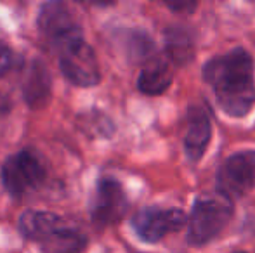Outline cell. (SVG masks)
Masks as SVG:
<instances>
[{
	"instance_id": "6da1fadb",
	"label": "cell",
	"mask_w": 255,
	"mask_h": 253,
	"mask_svg": "<svg viewBox=\"0 0 255 253\" xmlns=\"http://www.w3.org/2000/svg\"><path fill=\"white\" fill-rule=\"evenodd\" d=\"M203 78L214 90L217 104L229 116H245L255 104L254 61L243 49L210 59L203 68Z\"/></svg>"
},
{
	"instance_id": "7a4b0ae2",
	"label": "cell",
	"mask_w": 255,
	"mask_h": 253,
	"mask_svg": "<svg viewBox=\"0 0 255 253\" xmlns=\"http://www.w3.org/2000/svg\"><path fill=\"white\" fill-rule=\"evenodd\" d=\"M233 203L224 194H205L196 198L189 217L188 241L195 247L212 241L231 220Z\"/></svg>"
},
{
	"instance_id": "3957f363",
	"label": "cell",
	"mask_w": 255,
	"mask_h": 253,
	"mask_svg": "<svg viewBox=\"0 0 255 253\" xmlns=\"http://www.w3.org/2000/svg\"><path fill=\"white\" fill-rule=\"evenodd\" d=\"M38 28L61 52L84 42L82 26L70 5L64 2H47L38 12Z\"/></svg>"
},
{
	"instance_id": "277c9868",
	"label": "cell",
	"mask_w": 255,
	"mask_h": 253,
	"mask_svg": "<svg viewBox=\"0 0 255 253\" xmlns=\"http://www.w3.org/2000/svg\"><path fill=\"white\" fill-rule=\"evenodd\" d=\"M2 180L12 196H24L45 180V167L35 153L23 149L5 160L2 167Z\"/></svg>"
},
{
	"instance_id": "5b68a950",
	"label": "cell",
	"mask_w": 255,
	"mask_h": 253,
	"mask_svg": "<svg viewBox=\"0 0 255 253\" xmlns=\"http://www.w3.org/2000/svg\"><path fill=\"white\" fill-rule=\"evenodd\" d=\"M221 194L242 198L255 187V151H240L226 158L217 172Z\"/></svg>"
},
{
	"instance_id": "8992f818",
	"label": "cell",
	"mask_w": 255,
	"mask_h": 253,
	"mask_svg": "<svg viewBox=\"0 0 255 253\" xmlns=\"http://www.w3.org/2000/svg\"><path fill=\"white\" fill-rule=\"evenodd\" d=\"M186 224V215L179 208L148 206L139 210L132 219V227L146 243L161 241L167 234L175 233Z\"/></svg>"
},
{
	"instance_id": "52a82bcc",
	"label": "cell",
	"mask_w": 255,
	"mask_h": 253,
	"mask_svg": "<svg viewBox=\"0 0 255 253\" xmlns=\"http://www.w3.org/2000/svg\"><path fill=\"white\" fill-rule=\"evenodd\" d=\"M59 66L64 77L70 80V84L77 87H94L99 84V64L96 52L85 42L73 45L61 52Z\"/></svg>"
},
{
	"instance_id": "ba28073f",
	"label": "cell",
	"mask_w": 255,
	"mask_h": 253,
	"mask_svg": "<svg viewBox=\"0 0 255 253\" xmlns=\"http://www.w3.org/2000/svg\"><path fill=\"white\" fill-rule=\"evenodd\" d=\"M127 208L128 199L120 182L111 177H104L99 180L91 205L92 220L99 226L115 224L125 215Z\"/></svg>"
},
{
	"instance_id": "9c48e42d",
	"label": "cell",
	"mask_w": 255,
	"mask_h": 253,
	"mask_svg": "<svg viewBox=\"0 0 255 253\" xmlns=\"http://www.w3.org/2000/svg\"><path fill=\"white\" fill-rule=\"evenodd\" d=\"M212 127L205 109L198 106H191L186 115V135L184 149L191 162H198L203 156L208 142H210Z\"/></svg>"
},
{
	"instance_id": "30bf717a",
	"label": "cell",
	"mask_w": 255,
	"mask_h": 253,
	"mask_svg": "<svg viewBox=\"0 0 255 253\" xmlns=\"http://www.w3.org/2000/svg\"><path fill=\"white\" fill-rule=\"evenodd\" d=\"M23 94L31 108H42L51 99V75L42 61H33L23 80Z\"/></svg>"
},
{
	"instance_id": "8fae6325",
	"label": "cell",
	"mask_w": 255,
	"mask_h": 253,
	"mask_svg": "<svg viewBox=\"0 0 255 253\" xmlns=\"http://www.w3.org/2000/svg\"><path fill=\"white\" fill-rule=\"evenodd\" d=\"M64 227V220L52 212H38V210H28L21 215L19 229L26 238L44 243L47 238Z\"/></svg>"
},
{
	"instance_id": "7c38bea8",
	"label": "cell",
	"mask_w": 255,
	"mask_h": 253,
	"mask_svg": "<svg viewBox=\"0 0 255 253\" xmlns=\"http://www.w3.org/2000/svg\"><path fill=\"white\" fill-rule=\"evenodd\" d=\"M172 71L165 61L153 59L141 70L137 87L146 95H160L172 85Z\"/></svg>"
},
{
	"instance_id": "4fadbf2b",
	"label": "cell",
	"mask_w": 255,
	"mask_h": 253,
	"mask_svg": "<svg viewBox=\"0 0 255 253\" xmlns=\"http://www.w3.org/2000/svg\"><path fill=\"white\" fill-rule=\"evenodd\" d=\"M165 49L175 64H186L195 56V42L186 28L170 26L165 31Z\"/></svg>"
},
{
	"instance_id": "5bb4252c",
	"label": "cell",
	"mask_w": 255,
	"mask_h": 253,
	"mask_svg": "<svg viewBox=\"0 0 255 253\" xmlns=\"http://www.w3.org/2000/svg\"><path fill=\"white\" fill-rule=\"evenodd\" d=\"M42 245L47 253H80L87 245V238L78 231L64 226Z\"/></svg>"
},
{
	"instance_id": "9a60e30c",
	"label": "cell",
	"mask_w": 255,
	"mask_h": 253,
	"mask_svg": "<svg viewBox=\"0 0 255 253\" xmlns=\"http://www.w3.org/2000/svg\"><path fill=\"white\" fill-rule=\"evenodd\" d=\"M127 42V52L134 61L144 59L149 52L153 51V40L144 33V31H130L125 38Z\"/></svg>"
},
{
	"instance_id": "2e32d148",
	"label": "cell",
	"mask_w": 255,
	"mask_h": 253,
	"mask_svg": "<svg viewBox=\"0 0 255 253\" xmlns=\"http://www.w3.org/2000/svg\"><path fill=\"white\" fill-rule=\"evenodd\" d=\"M12 66V52L3 42H0V77L5 75Z\"/></svg>"
},
{
	"instance_id": "e0dca14e",
	"label": "cell",
	"mask_w": 255,
	"mask_h": 253,
	"mask_svg": "<svg viewBox=\"0 0 255 253\" xmlns=\"http://www.w3.org/2000/svg\"><path fill=\"white\" fill-rule=\"evenodd\" d=\"M172 10H193L196 7L195 2H189V3H167Z\"/></svg>"
},
{
	"instance_id": "ac0fdd59",
	"label": "cell",
	"mask_w": 255,
	"mask_h": 253,
	"mask_svg": "<svg viewBox=\"0 0 255 253\" xmlns=\"http://www.w3.org/2000/svg\"><path fill=\"white\" fill-rule=\"evenodd\" d=\"M238 253H245V252H238Z\"/></svg>"
}]
</instances>
